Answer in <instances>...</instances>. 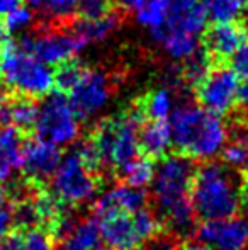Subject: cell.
Instances as JSON below:
<instances>
[{
	"mask_svg": "<svg viewBox=\"0 0 248 250\" xmlns=\"http://www.w3.org/2000/svg\"><path fill=\"white\" fill-rule=\"evenodd\" d=\"M0 48H2V46H0Z\"/></svg>",
	"mask_w": 248,
	"mask_h": 250,
	"instance_id": "obj_44",
	"label": "cell"
},
{
	"mask_svg": "<svg viewBox=\"0 0 248 250\" xmlns=\"http://www.w3.org/2000/svg\"><path fill=\"white\" fill-rule=\"evenodd\" d=\"M238 102H242V104L248 105V83H242V85H240Z\"/></svg>",
	"mask_w": 248,
	"mask_h": 250,
	"instance_id": "obj_39",
	"label": "cell"
},
{
	"mask_svg": "<svg viewBox=\"0 0 248 250\" xmlns=\"http://www.w3.org/2000/svg\"><path fill=\"white\" fill-rule=\"evenodd\" d=\"M175 109L173 94L169 89H156L146 96L141 104V111L152 121H169Z\"/></svg>",
	"mask_w": 248,
	"mask_h": 250,
	"instance_id": "obj_25",
	"label": "cell"
},
{
	"mask_svg": "<svg viewBox=\"0 0 248 250\" xmlns=\"http://www.w3.org/2000/svg\"><path fill=\"white\" fill-rule=\"evenodd\" d=\"M34 129L38 136L57 146L72 145L80 136V118L73 111L68 97L61 92H51L38 107Z\"/></svg>",
	"mask_w": 248,
	"mask_h": 250,
	"instance_id": "obj_7",
	"label": "cell"
},
{
	"mask_svg": "<svg viewBox=\"0 0 248 250\" xmlns=\"http://www.w3.org/2000/svg\"><path fill=\"white\" fill-rule=\"evenodd\" d=\"M83 70L85 68L73 58L58 65V70L55 72V87H58L61 92H68L76 83V80L82 77Z\"/></svg>",
	"mask_w": 248,
	"mask_h": 250,
	"instance_id": "obj_29",
	"label": "cell"
},
{
	"mask_svg": "<svg viewBox=\"0 0 248 250\" xmlns=\"http://www.w3.org/2000/svg\"><path fill=\"white\" fill-rule=\"evenodd\" d=\"M146 250H177V247L170 238H155V240H150Z\"/></svg>",
	"mask_w": 248,
	"mask_h": 250,
	"instance_id": "obj_37",
	"label": "cell"
},
{
	"mask_svg": "<svg viewBox=\"0 0 248 250\" xmlns=\"http://www.w3.org/2000/svg\"><path fill=\"white\" fill-rule=\"evenodd\" d=\"M180 250H211L206 245H202L201 242H191V244H186Z\"/></svg>",
	"mask_w": 248,
	"mask_h": 250,
	"instance_id": "obj_40",
	"label": "cell"
},
{
	"mask_svg": "<svg viewBox=\"0 0 248 250\" xmlns=\"http://www.w3.org/2000/svg\"><path fill=\"white\" fill-rule=\"evenodd\" d=\"M192 175L194 165L184 155H167L155 167L153 199L165 225L177 235H187L194 227L195 213L189 196Z\"/></svg>",
	"mask_w": 248,
	"mask_h": 250,
	"instance_id": "obj_1",
	"label": "cell"
},
{
	"mask_svg": "<svg viewBox=\"0 0 248 250\" xmlns=\"http://www.w3.org/2000/svg\"><path fill=\"white\" fill-rule=\"evenodd\" d=\"M113 0H78L76 14L82 19H99L111 14Z\"/></svg>",
	"mask_w": 248,
	"mask_h": 250,
	"instance_id": "obj_32",
	"label": "cell"
},
{
	"mask_svg": "<svg viewBox=\"0 0 248 250\" xmlns=\"http://www.w3.org/2000/svg\"><path fill=\"white\" fill-rule=\"evenodd\" d=\"M146 0H117V3H119L123 9L126 10H136V9H139V7L145 3Z\"/></svg>",
	"mask_w": 248,
	"mask_h": 250,
	"instance_id": "obj_38",
	"label": "cell"
},
{
	"mask_svg": "<svg viewBox=\"0 0 248 250\" xmlns=\"http://www.w3.org/2000/svg\"><path fill=\"white\" fill-rule=\"evenodd\" d=\"M119 26L117 14H107L99 19H80L75 24L72 33L76 36L82 48H87L90 43H100L106 38H109Z\"/></svg>",
	"mask_w": 248,
	"mask_h": 250,
	"instance_id": "obj_21",
	"label": "cell"
},
{
	"mask_svg": "<svg viewBox=\"0 0 248 250\" xmlns=\"http://www.w3.org/2000/svg\"><path fill=\"white\" fill-rule=\"evenodd\" d=\"M172 131L169 121H150L139 128V150L150 158H163L172 150Z\"/></svg>",
	"mask_w": 248,
	"mask_h": 250,
	"instance_id": "obj_18",
	"label": "cell"
},
{
	"mask_svg": "<svg viewBox=\"0 0 248 250\" xmlns=\"http://www.w3.org/2000/svg\"><path fill=\"white\" fill-rule=\"evenodd\" d=\"M146 206L145 189H136L128 184H114L95 198V213H136Z\"/></svg>",
	"mask_w": 248,
	"mask_h": 250,
	"instance_id": "obj_14",
	"label": "cell"
},
{
	"mask_svg": "<svg viewBox=\"0 0 248 250\" xmlns=\"http://www.w3.org/2000/svg\"><path fill=\"white\" fill-rule=\"evenodd\" d=\"M0 250H24L22 231H9L3 238H0Z\"/></svg>",
	"mask_w": 248,
	"mask_h": 250,
	"instance_id": "obj_36",
	"label": "cell"
},
{
	"mask_svg": "<svg viewBox=\"0 0 248 250\" xmlns=\"http://www.w3.org/2000/svg\"><path fill=\"white\" fill-rule=\"evenodd\" d=\"M100 240L113 250H138L145 242L136 230L133 213H107L99 216Z\"/></svg>",
	"mask_w": 248,
	"mask_h": 250,
	"instance_id": "obj_13",
	"label": "cell"
},
{
	"mask_svg": "<svg viewBox=\"0 0 248 250\" xmlns=\"http://www.w3.org/2000/svg\"><path fill=\"white\" fill-rule=\"evenodd\" d=\"M208 17L214 22H231L242 14L243 5L238 0H206L204 2Z\"/></svg>",
	"mask_w": 248,
	"mask_h": 250,
	"instance_id": "obj_27",
	"label": "cell"
},
{
	"mask_svg": "<svg viewBox=\"0 0 248 250\" xmlns=\"http://www.w3.org/2000/svg\"><path fill=\"white\" fill-rule=\"evenodd\" d=\"M169 126L173 146L184 157L195 160H211L218 157L229 135L221 116L194 104H184L173 109Z\"/></svg>",
	"mask_w": 248,
	"mask_h": 250,
	"instance_id": "obj_2",
	"label": "cell"
},
{
	"mask_svg": "<svg viewBox=\"0 0 248 250\" xmlns=\"http://www.w3.org/2000/svg\"><path fill=\"white\" fill-rule=\"evenodd\" d=\"M3 24V27L7 29V33H19V31H24L33 21V12L31 9H27L26 5H20L19 9L12 10L10 14H7L3 19H0Z\"/></svg>",
	"mask_w": 248,
	"mask_h": 250,
	"instance_id": "obj_33",
	"label": "cell"
},
{
	"mask_svg": "<svg viewBox=\"0 0 248 250\" xmlns=\"http://www.w3.org/2000/svg\"><path fill=\"white\" fill-rule=\"evenodd\" d=\"M29 7L43 14L46 19L63 21L76 14L78 0H27Z\"/></svg>",
	"mask_w": 248,
	"mask_h": 250,
	"instance_id": "obj_26",
	"label": "cell"
},
{
	"mask_svg": "<svg viewBox=\"0 0 248 250\" xmlns=\"http://www.w3.org/2000/svg\"><path fill=\"white\" fill-rule=\"evenodd\" d=\"M197 240L211 250H248V218L229 216L225 220H202Z\"/></svg>",
	"mask_w": 248,
	"mask_h": 250,
	"instance_id": "obj_11",
	"label": "cell"
},
{
	"mask_svg": "<svg viewBox=\"0 0 248 250\" xmlns=\"http://www.w3.org/2000/svg\"><path fill=\"white\" fill-rule=\"evenodd\" d=\"M143 116L145 114L141 107H134L100 123L92 135L100 164L111 168H121L129 160L138 157Z\"/></svg>",
	"mask_w": 248,
	"mask_h": 250,
	"instance_id": "obj_5",
	"label": "cell"
},
{
	"mask_svg": "<svg viewBox=\"0 0 248 250\" xmlns=\"http://www.w3.org/2000/svg\"><path fill=\"white\" fill-rule=\"evenodd\" d=\"M209 60L204 53L197 51L195 55H192L191 58L186 60V66H184V75H186L187 82L197 85L202 79L206 77V73L209 72Z\"/></svg>",
	"mask_w": 248,
	"mask_h": 250,
	"instance_id": "obj_31",
	"label": "cell"
},
{
	"mask_svg": "<svg viewBox=\"0 0 248 250\" xmlns=\"http://www.w3.org/2000/svg\"><path fill=\"white\" fill-rule=\"evenodd\" d=\"M119 170L124 184L136 189H145L152 186L153 177H155V165H153L152 158L146 155L145 157H139V155L134 157L128 164H124Z\"/></svg>",
	"mask_w": 248,
	"mask_h": 250,
	"instance_id": "obj_23",
	"label": "cell"
},
{
	"mask_svg": "<svg viewBox=\"0 0 248 250\" xmlns=\"http://www.w3.org/2000/svg\"><path fill=\"white\" fill-rule=\"evenodd\" d=\"M221 155L226 167H229L231 170L248 168V128L245 126L235 128V131L228 135Z\"/></svg>",
	"mask_w": 248,
	"mask_h": 250,
	"instance_id": "obj_22",
	"label": "cell"
},
{
	"mask_svg": "<svg viewBox=\"0 0 248 250\" xmlns=\"http://www.w3.org/2000/svg\"><path fill=\"white\" fill-rule=\"evenodd\" d=\"M242 206L248 211V189L243 191V194H242Z\"/></svg>",
	"mask_w": 248,
	"mask_h": 250,
	"instance_id": "obj_41",
	"label": "cell"
},
{
	"mask_svg": "<svg viewBox=\"0 0 248 250\" xmlns=\"http://www.w3.org/2000/svg\"><path fill=\"white\" fill-rule=\"evenodd\" d=\"M24 250H53V237L43 227L27 228L22 231Z\"/></svg>",
	"mask_w": 248,
	"mask_h": 250,
	"instance_id": "obj_30",
	"label": "cell"
},
{
	"mask_svg": "<svg viewBox=\"0 0 248 250\" xmlns=\"http://www.w3.org/2000/svg\"><path fill=\"white\" fill-rule=\"evenodd\" d=\"M14 227V199L5 189H0V238H3Z\"/></svg>",
	"mask_w": 248,
	"mask_h": 250,
	"instance_id": "obj_34",
	"label": "cell"
},
{
	"mask_svg": "<svg viewBox=\"0 0 248 250\" xmlns=\"http://www.w3.org/2000/svg\"><path fill=\"white\" fill-rule=\"evenodd\" d=\"M247 43V29L235 21L216 22L206 33V46L218 58H231Z\"/></svg>",
	"mask_w": 248,
	"mask_h": 250,
	"instance_id": "obj_17",
	"label": "cell"
},
{
	"mask_svg": "<svg viewBox=\"0 0 248 250\" xmlns=\"http://www.w3.org/2000/svg\"><path fill=\"white\" fill-rule=\"evenodd\" d=\"M231 60H233V72L238 75L240 82L248 83V41L231 56Z\"/></svg>",
	"mask_w": 248,
	"mask_h": 250,
	"instance_id": "obj_35",
	"label": "cell"
},
{
	"mask_svg": "<svg viewBox=\"0 0 248 250\" xmlns=\"http://www.w3.org/2000/svg\"><path fill=\"white\" fill-rule=\"evenodd\" d=\"M60 162V146L53 145L39 136L24 143L20 170L24 172L27 181L33 184H43V182L50 181Z\"/></svg>",
	"mask_w": 248,
	"mask_h": 250,
	"instance_id": "obj_12",
	"label": "cell"
},
{
	"mask_svg": "<svg viewBox=\"0 0 248 250\" xmlns=\"http://www.w3.org/2000/svg\"><path fill=\"white\" fill-rule=\"evenodd\" d=\"M92 250H113V249L107 247V245H97V247H94Z\"/></svg>",
	"mask_w": 248,
	"mask_h": 250,
	"instance_id": "obj_42",
	"label": "cell"
},
{
	"mask_svg": "<svg viewBox=\"0 0 248 250\" xmlns=\"http://www.w3.org/2000/svg\"><path fill=\"white\" fill-rule=\"evenodd\" d=\"M99 225L92 218H76L73 227L60 238V250H92L99 245Z\"/></svg>",
	"mask_w": 248,
	"mask_h": 250,
	"instance_id": "obj_20",
	"label": "cell"
},
{
	"mask_svg": "<svg viewBox=\"0 0 248 250\" xmlns=\"http://www.w3.org/2000/svg\"><path fill=\"white\" fill-rule=\"evenodd\" d=\"M22 133L14 126H0V186L16 181L22 165Z\"/></svg>",
	"mask_w": 248,
	"mask_h": 250,
	"instance_id": "obj_15",
	"label": "cell"
},
{
	"mask_svg": "<svg viewBox=\"0 0 248 250\" xmlns=\"http://www.w3.org/2000/svg\"><path fill=\"white\" fill-rule=\"evenodd\" d=\"M133 220H134L136 230L145 244H148L150 240L156 237L160 230V220L152 209H148L146 206L143 209H138L136 213H133Z\"/></svg>",
	"mask_w": 248,
	"mask_h": 250,
	"instance_id": "obj_28",
	"label": "cell"
},
{
	"mask_svg": "<svg viewBox=\"0 0 248 250\" xmlns=\"http://www.w3.org/2000/svg\"><path fill=\"white\" fill-rule=\"evenodd\" d=\"M152 36L160 43L163 51L173 60L186 62L192 55L199 51V41L194 34L184 33L179 29H170V27H162V29L152 33Z\"/></svg>",
	"mask_w": 248,
	"mask_h": 250,
	"instance_id": "obj_19",
	"label": "cell"
},
{
	"mask_svg": "<svg viewBox=\"0 0 248 250\" xmlns=\"http://www.w3.org/2000/svg\"><path fill=\"white\" fill-rule=\"evenodd\" d=\"M68 101L80 119H92L107 107L113 87L100 70H83L82 77L68 90Z\"/></svg>",
	"mask_w": 248,
	"mask_h": 250,
	"instance_id": "obj_9",
	"label": "cell"
},
{
	"mask_svg": "<svg viewBox=\"0 0 248 250\" xmlns=\"http://www.w3.org/2000/svg\"><path fill=\"white\" fill-rule=\"evenodd\" d=\"M0 82L14 96L41 99L55 89V72L9 40L0 48Z\"/></svg>",
	"mask_w": 248,
	"mask_h": 250,
	"instance_id": "obj_4",
	"label": "cell"
},
{
	"mask_svg": "<svg viewBox=\"0 0 248 250\" xmlns=\"http://www.w3.org/2000/svg\"><path fill=\"white\" fill-rule=\"evenodd\" d=\"M242 184L235 170L221 164L202 165L194 170L191 203L201 220H225L235 216L242 208Z\"/></svg>",
	"mask_w": 248,
	"mask_h": 250,
	"instance_id": "obj_3",
	"label": "cell"
},
{
	"mask_svg": "<svg viewBox=\"0 0 248 250\" xmlns=\"http://www.w3.org/2000/svg\"><path fill=\"white\" fill-rule=\"evenodd\" d=\"M172 0H146L139 9L134 10L136 21L150 33L162 29L167 26Z\"/></svg>",
	"mask_w": 248,
	"mask_h": 250,
	"instance_id": "obj_24",
	"label": "cell"
},
{
	"mask_svg": "<svg viewBox=\"0 0 248 250\" xmlns=\"http://www.w3.org/2000/svg\"><path fill=\"white\" fill-rule=\"evenodd\" d=\"M208 12L201 0H172L167 26L199 36L208 26Z\"/></svg>",
	"mask_w": 248,
	"mask_h": 250,
	"instance_id": "obj_16",
	"label": "cell"
},
{
	"mask_svg": "<svg viewBox=\"0 0 248 250\" xmlns=\"http://www.w3.org/2000/svg\"><path fill=\"white\" fill-rule=\"evenodd\" d=\"M51 181V194L68 206H82L97 198L99 179L75 150L61 157Z\"/></svg>",
	"mask_w": 248,
	"mask_h": 250,
	"instance_id": "obj_6",
	"label": "cell"
},
{
	"mask_svg": "<svg viewBox=\"0 0 248 250\" xmlns=\"http://www.w3.org/2000/svg\"><path fill=\"white\" fill-rule=\"evenodd\" d=\"M238 2L242 3V5H247V3H248V0H238Z\"/></svg>",
	"mask_w": 248,
	"mask_h": 250,
	"instance_id": "obj_43",
	"label": "cell"
},
{
	"mask_svg": "<svg viewBox=\"0 0 248 250\" xmlns=\"http://www.w3.org/2000/svg\"><path fill=\"white\" fill-rule=\"evenodd\" d=\"M240 85L242 82L233 68L214 66L209 68L204 79L197 83L195 96L202 109L216 116H225L238 104Z\"/></svg>",
	"mask_w": 248,
	"mask_h": 250,
	"instance_id": "obj_8",
	"label": "cell"
},
{
	"mask_svg": "<svg viewBox=\"0 0 248 250\" xmlns=\"http://www.w3.org/2000/svg\"><path fill=\"white\" fill-rule=\"evenodd\" d=\"M20 50L31 53L46 65H61L83 50L73 33L38 31L22 36L17 43Z\"/></svg>",
	"mask_w": 248,
	"mask_h": 250,
	"instance_id": "obj_10",
	"label": "cell"
}]
</instances>
